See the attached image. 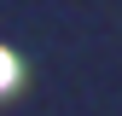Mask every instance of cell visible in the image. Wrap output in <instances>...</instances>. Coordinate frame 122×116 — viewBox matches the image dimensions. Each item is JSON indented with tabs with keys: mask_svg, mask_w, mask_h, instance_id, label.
<instances>
[{
	"mask_svg": "<svg viewBox=\"0 0 122 116\" xmlns=\"http://www.w3.org/2000/svg\"><path fill=\"white\" fill-rule=\"evenodd\" d=\"M12 81H18V58H12L6 47H0V93H6V87H12Z\"/></svg>",
	"mask_w": 122,
	"mask_h": 116,
	"instance_id": "obj_1",
	"label": "cell"
}]
</instances>
